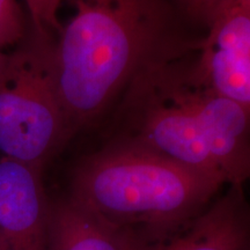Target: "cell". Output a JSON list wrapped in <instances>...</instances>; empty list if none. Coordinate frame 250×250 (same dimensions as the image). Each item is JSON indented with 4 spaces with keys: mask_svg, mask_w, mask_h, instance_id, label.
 <instances>
[{
    "mask_svg": "<svg viewBox=\"0 0 250 250\" xmlns=\"http://www.w3.org/2000/svg\"><path fill=\"white\" fill-rule=\"evenodd\" d=\"M71 17L52 48L71 138L121 99L143 68L193 48L176 0H62Z\"/></svg>",
    "mask_w": 250,
    "mask_h": 250,
    "instance_id": "cell-1",
    "label": "cell"
},
{
    "mask_svg": "<svg viewBox=\"0 0 250 250\" xmlns=\"http://www.w3.org/2000/svg\"><path fill=\"white\" fill-rule=\"evenodd\" d=\"M195 51L196 44L159 59L133 78L121 96L120 132L112 140L243 187L250 174V110L203 83Z\"/></svg>",
    "mask_w": 250,
    "mask_h": 250,
    "instance_id": "cell-2",
    "label": "cell"
},
{
    "mask_svg": "<svg viewBox=\"0 0 250 250\" xmlns=\"http://www.w3.org/2000/svg\"><path fill=\"white\" fill-rule=\"evenodd\" d=\"M224 187L217 177L112 140L77 165L68 196L144 246L201 213Z\"/></svg>",
    "mask_w": 250,
    "mask_h": 250,
    "instance_id": "cell-3",
    "label": "cell"
},
{
    "mask_svg": "<svg viewBox=\"0 0 250 250\" xmlns=\"http://www.w3.org/2000/svg\"><path fill=\"white\" fill-rule=\"evenodd\" d=\"M54 44L28 31L0 73V153L42 169L71 139L56 86Z\"/></svg>",
    "mask_w": 250,
    "mask_h": 250,
    "instance_id": "cell-4",
    "label": "cell"
},
{
    "mask_svg": "<svg viewBox=\"0 0 250 250\" xmlns=\"http://www.w3.org/2000/svg\"><path fill=\"white\" fill-rule=\"evenodd\" d=\"M197 41L193 66L212 90L250 110V0H229Z\"/></svg>",
    "mask_w": 250,
    "mask_h": 250,
    "instance_id": "cell-5",
    "label": "cell"
},
{
    "mask_svg": "<svg viewBox=\"0 0 250 250\" xmlns=\"http://www.w3.org/2000/svg\"><path fill=\"white\" fill-rule=\"evenodd\" d=\"M44 169L0 158V248L48 250L50 204Z\"/></svg>",
    "mask_w": 250,
    "mask_h": 250,
    "instance_id": "cell-6",
    "label": "cell"
},
{
    "mask_svg": "<svg viewBox=\"0 0 250 250\" xmlns=\"http://www.w3.org/2000/svg\"><path fill=\"white\" fill-rule=\"evenodd\" d=\"M139 250H250L245 188L228 186L191 220Z\"/></svg>",
    "mask_w": 250,
    "mask_h": 250,
    "instance_id": "cell-7",
    "label": "cell"
},
{
    "mask_svg": "<svg viewBox=\"0 0 250 250\" xmlns=\"http://www.w3.org/2000/svg\"><path fill=\"white\" fill-rule=\"evenodd\" d=\"M131 234L108 224L71 196L51 199L48 250H139Z\"/></svg>",
    "mask_w": 250,
    "mask_h": 250,
    "instance_id": "cell-8",
    "label": "cell"
},
{
    "mask_svg": "<svg viewBox=\"0 0 250 250\" xmlns=\"http://www.w3.org/2000/svg\"><path fill=\"white\" fill-rule=\"evenodd\" d=\"M29 17V33L37 39L55 43L61 33L59 9L62 0H24Z\"/></svg>",
    "mask_w": 250,
    "mask_h": 250,
    "instance_id": "cell-9",
    "label": "cell"
},
{
    "mask_svg": "<svg viewBox=\"0 0 250 250\" xmlns=\"http://www.w3.org/2000/svg\"><path fill=\"white\" fill-rule=\"evenodd\" d=\"M28 31L29 22L18 0H0V49L21 43Z\"/></svg>",
    "mask_w": 250,
    "mask_h": 250,
    "instance_id": "cell-10",
    "label": "cell"
},
{
    "mask_svg": "<svg viewBox=\"0 0 250 250\" xmlns=\"http://www.w3.org/2000/svg\"><path fill=\"white\" fill-rule=\"evenodd\" d=\"M229 0H176L183 17L208 27Z\"/></svg>",
    "mask_w": 250,
    "mask_h": 250,
    "instance_id": "cell-11",
    "label": "cell"
},
{
    "mask_svg": "<svg viewBox=\"0 0 250 250\" xmlns=\"http://www.w3.org/2000/svg\"><path fill=\"white\" fill-rule=\"evenodd\" d=\"M7 54H4L2 50L0 49V73H1L2 70H4L6 62H7Z\"/></svg>",
    "mask_w": 250,
    "mask_h": 250,
    "instance_id": "cell-12",
    "label": "cell"
},
{
    "mask_svg": "<svg viewBox=\"0 0 250 250\" xmlns=\"http://www.w3.org/2000/svg\"><path fill=\"white\" fill-rule=\"evenodd\" d=\"M0 250H1V248H0Z\"/></svg>",
    "mask_w": 250,
    "mask_h": 250,
    "instance_id": "cell-13",
    "label": "cell"
}]
</instances>
